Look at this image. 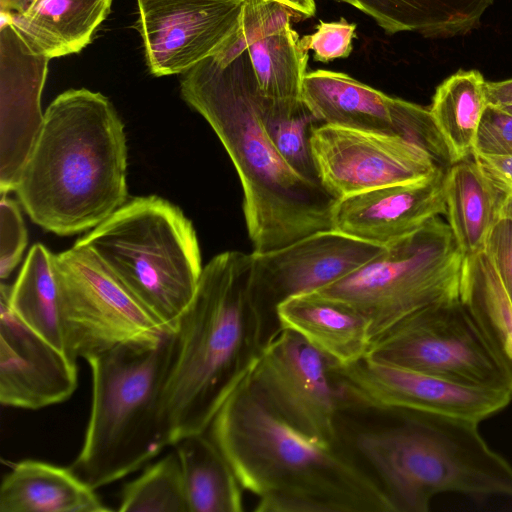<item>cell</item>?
I'll list each match as a JSON object with an SVG mask.
<instances>
[{"instance_id": "1", "label": "cell", "mask_w": 512, "mask_h": 512, "mask_svg": "<svg viewBox=\"0 0 512 512\" xmlns=\"http://www.w3.org/2000/svg\"><path fill=\"white\" fill-rule=\"evenodd\" d=\"M239 37L183 73L180 91L228 153L242 186L253 251L264 252L331 229L337 200L296 174L277 152L262 122L252 64Z\"/></svg>"}, {"instance_id": "2", "label": "cell", "mask_w": 512, "mask_h": 512, "mask_svg": "<svg viewBox=\"0 0 512 512\" xmlns=\"http://www.w3.org/2000/svg\"><path fill=\"white\" fill-rule=\"evenodd\" d=\"M255 512H395L385 491L343 448L286 421L260 394L250 373L208 430Z\"/></svg>"}, {"instance_id": "3", "label": "cell", "mask_w": 512, "mask_h": 512, "mask_svg": "<svg viewBox=\"0 0 512 512\" xmlns=\"http://www.w3.org/2000/svg\"><path fill=\"white\" fill-rule=\"evenodd\" d=\"M127 145L110 100L69 89L48 106L15 192L28 216L64 236L95 228L125 204Z\"/></svg>"}, {"instance_id": "4", "label": "cell", "mask_w": 512, "mask_h": 512, "mask_svg": "<svg viewBox=\"0 0 512 512\" xmlns=\"http://www.w3.org/2000/svg\"><path fill=\"white\" fill-rule=\"evenodd\" d=\"M250 272L251 253L241 251L222 252L203 267L195 296L175 331L163 391L171 446L207 432L271 334L253 298Z\"/></svg>"}, {"instance_id": "5", "label": "cell", "mask_w": 512, "mask_h": 512, "mask_svg": "<svg viewBox=\"0 0 512 512\" xmlns=\"http://www.w3.org/2000/svg\"><path fill=\"white\" fill-rule=\"evenodd\" d=\"M382 427L361 429L353 444L395 512H426L444 492L512 498V465L484 441L476 422L396 411Z\"/></svg>"}, {"instance_id": "6", "label": "cell", "mask_w": 512, "mask_h": 512, "mask_svg": "<svg viewBox=\"0 0 512 512\" xmlns=\"http://www.w3.org/2000/svg\"><path fill=\"white\" fill-rule=\"evenodd\" d=\"M175 332L117 345L86 359L91 410L82 448L70 467L95 490L140 469L170 445L163 391Z\"/></svg>"}, {"instance_id": "7", "label": "cell", "mask_w": 512, "mask_h": 512, "mask_svg": "<svg viewBox=\"0 0 512 512\" xmlns=\"http://www.w3.org/2000/svg\"><path fill=\"white\" fill-rule=\"evenodd\" d=\"M76 242L166 330H177L203 271L195 229L180 208L155 195L134 198Z\"/></svg>"}, {"instance_id": "8", "label": "cell", "mask_w": 512, "mask_h": 512, "mask_svg": "<svg viewBox=\"0 0 512 512\" xmlns=\"http://www.w3.org/2000/svg\"><path fill=\"white\" fill-rule=\"evenodd\" d=\"M464 254L436 217L346 277L316 292L364 315L372 343L415 312L459 300Z\"/></svg>"}, {"instance_id": "9", "label": "cell", "mask_w": 512, "mask_h": 512, "mask_svg": "<svg viewBox=\"0 0 512 512\" xmlns=\"http://www.w3.org/2000/svg\"><path fill=\"white\" fill-rule=\"evenodd\" d=\"M55 268L67 352L74 360L169 332L88 247L76 242L55 254Z\"/></svg>"}, {"instance_id": "10", "label": "cell", "mask_w": 512, "mask_h": 512, "mask_svg": "<svg viewBox=\"0 0 512 512\" xmlns=\"http://www.w3.org/2000/svg\"><path fill=\"white\" fill-rule=\"evenodd\" d=\"M366 357L465 385L510 390L503 369L461 299L408 316L375 340Z\"/></svg>"}, {"instance_id": "11", "label": "cell", "mask_w": 512, "mask_h": 512, "mask_svg": "<svg viewBox=\"0 0 512 512\" xmlns=\"http://www.w3.org/2000/svg\"><path fill=\"white\" fill-rule=\"evenodd\" d=\"M332 360L296 332L278 328L264 342L250 379L265 400L291 425L323 442L342 444L343 391Z\"/></svg>"}, {"instance_id": "12", "label": "cell", "mask_w": 512, "mask_h": 512, "mask_svg": "<svg viewBox=\"0 0 512 512\" xmlns=\"http://www.w3.org/2000/svg\"><path fill=\"white\" fill-rule=\"evenodd\" d=\"M332 373L346 410L417 411L480 423L512 399L508 388L465 385L368 357L348 366L333 363Z\"/></svg>"}, {"instance_id": "13", "label": "cell", "mask_w": 512, "mask_h": 512, "mask_svg": "<svg viewBox=\"0 0 512 512\" xmlns=\"http://www.w3.org/2000/svg\"><path fill=\"white\" fill-rule=\"evenodd\" d=\"M302 99L323 124L400 137L428 152L441 170L454 164L429 108L325 69L307 72Z\"/></svg>"}, {"instance_id": "14", "label": "cell", "mask_w": 512, "mask_h": 512, "mask_svg": "<svg viewBox=\"0 0 512 512\" xmlns=\"http://www.w3.org/2000/svg\"><path fill=\"white\" fill-rule=\"evenodd\" d=\"M311 150L319 181L336 200L443 171L403 138L323 123L312 132Z\"/></svg>"}, {"instance_id": "15", "label": "cell", "mask_w": 512, "mask_h": 512, "mask_svg": "<svg viewBox=\"0 0 512 512\" xmlns=\"http://www.w3.org/2000/svg\"><path fill=\"white\" fill-rule=\"evenodd\" d=\"M138 28L154 76L183 74L238 38L245 0H137Z\"/></svg>"}, {"instance_id": "16", "label": "cell", "mask_w": 512, "mask_h": 512, "mask_svg": "<svg viewBox=\"0 0 512 512\" xmlns=\"http://www.w3.org/2000/svg\"><path fill=\"white\" fill-rule=\"evenodd\" d=\"M384 248L331 228L276 249L253 251L250 288L268 327L278 329L275 309L279 303L335 283Z\"/></svg>"}, {"instance_id": "17", "label": "cell", "mask_w": 512, "mask_h": 512, "mask_svg": "<svg viewBox=\"0 0 512 512\" xmlns=\"http://www.w3.org/2000/svg\"><path fill=\"white\" fill-rule=\"evenodd\" d=\"M10 286L0 285V402L37 410L69 399L77 387L76 360L29 328L13 312Z\"/></svg>"}, {"instance_id": "18", "label": "cell", "mask_w": 512, "mask_h": 512, "mask_svg": "<svg viewBox=\"0 0 512 512\" xmlns=\"http://www.w3.org/2000/svg\"><path fill=\"white\" fill-rule=\"evenodd\" d=\"M0 30V191H14L41 129L50 59L31 49L10 21Z\"/></svg>"}, {"instance_id": "19", "label": "cell", "mask_w": 512, "mask_h": 512, "mask_svg": "<svg viewBox=\"0 0 512 512\" xmlns=\"http://www.w3.org/2000/svg\"><path fill=\"white\" fill-rule=\"evenodd\" d=\"M445 172L337 200L332 228L380 246L406 237L446 214Z\"/></svg>"}, {"instance_id": "20", "label": "cell", "mask_w": 512, "mask_h": 512, "mask_svg": "<svg viewBox=\"0 0 512 512\" xmlns=\"http://www.w3.org/2000/svg\"><path fill=\"white\" fill-rule=\"evenodd\" d=\"M293 15L271 0H245L239 42L248 52L258 94L266 101L303 100L309 54L291 26Z\"/></svg>"}, {"instance_id": "21", "label": "cell", "mask_w": 512, "mask_h": 512, "mask_svg": "<svg viewBox=\"0 0 512 512\" xmlns=\"http://www.w3.org/2000/svg\"><path fill=\"white\" fill-rule=\"evenodd\" d=\"M275 317L278 328L296 332L338 366L364 359L372 345L364 315L316 292L285 299L277 305Z\"/></svg>"}, {"instance_id": "22", "label": "cell", "mask_w": 512, "mask_h": 512, "mask_svg": "<svg viewBox=\"0 0 512 512\" xmlns=\"http://www.w3.org/2000/svg\"><path fill=\"white\" fill-rule=\"evenodd\" d=\"M111 509L71 468L26 459L0 486V512H106Z\"/></svg>"}, {"instance_id": "23", "label": "cell", "mask_w": 512, "mask_h": 512, "mask_svg": "<svg viewBox=\"0 0 512 512\" xmlns=\"http://www.w3.org/2000/svg\"><path fill=\"white\" fill-rule=\"evenodd\" d=\"M113 0H32L6 17L36 53L58 58L80 52L110 12Z\"/></svg>"}, {"instance_id": "24", "label": "cell", "mask_w": 512, "mask_h": 512, "mask_svg": "<svg viewBox=\"0 0 512 512\" xmlns=\"http://www.w3.org/2000/svg\"><path fill=\"white\" fill-rule=\"evenodd\" d=\"M444 198L447 223L464 256L483 251L508 196L484 175L471 156L446 170Z\"/></svg>"}, {"instance_id": "25", "label": "cell", "mask_w": 512, "mask_h": 512, "mask_svg": "<svg viewBox=\"0 0 512 512\" xmlns=\"http://www.w3.org/2000/svg\"><path fill=\"white\" fill-rule=\"evenodd\" d=\"M371 17L387 34L429 38L464 35L477 28L494 0H335Z\"/></svg>"}, {"instance_id": "26", "label": "cell", "mask_w": 512, "mask_h": 512, "mask_svg": "<svg viewBox=\"0 0 512 512\" xmlns=\"http://www.w3.org/2000/svg\"><path fill=\"white\" fill-rule=\"evenodd\" d=\"M460 299L503 369L512 393V301L484 250L464 256Z\"/></svg>"}, {"instance_id": "27", "label": "cell", "mask_w": 512, "mask_h": 512, "mask_svg": "<svg viewBox=\"0 0 512 512\" xmlns=\"http://www.w3.org/2000/svg\"><path fill=\"white\" fill-rule=\"evenodd\" d=\"M189 512H242L243 488L229 463L203 433L186 436L174 445Z\"/></svg>"}, {"instance_id": "28", "label": "cell", "mask_w": 512, "mask_h": 512, "mask_svg": "<svg viewBox=\"0 0 512 512\" xmlns=\"http://www.w3.org/2000/svg\"><path fill=\"white\" fill-rule=\"evenodd\" d=\"M9 302L29 328L67 355L55 254L37 243L29 251L13 286ZM73 359V358H72Z\"/></svg>"}, {"instance_id": "29", "label": "cell", "mask_w": 512, "mask_h": 512, "mask_svg": "<svg viewBox=\"0 0 512 512\" xmlns=\"http://www.w3.org/2000/svg\"><path fill=\"white\" fill-rule=\"evenodd\" d=\"M482 74L460 70L436 89L430 106L454 163L472 156L476 133L488 105Z\"/></svg>"}, {"instance_id": "30", "label": "cell", "mask_w": 512, "mask_h": 512, "mask_svg": "<svg viewBox=\"0 0 512 512\" xmlns=\"http://www.w3.org/2000/svg\"><path fill=\"white\" fill-rule=\"evenodd\" d=\"M266 133L287 165L303 179L320 184L311 150V136L319 121L304 101L270 102L259 96Z\"/></svg>"}, {"instance_id": "31", "label": "cell", "mask_w": 512, "mask_h": 512, "mask_svg": "<svg viewBox=\"0 0 512 512\" xmlns=\"http://www.w3.org/2000/svg\"><path fill=\"white\" fill-rule=\"evenodd\" d=\"M121 512H189L175 449L150 464L121 492Z\"/></svg>"}, {"instance_id": "32", "label": "cell", "mask_w": 512, "mask_h": 512, "mask_svg": "<svg viewBox=\"0 0 512 512\" xmlns=\"http://www.w3.org/2000/svg\"><path fill=\"white\" fill-rule=\"evenodd\" d=\"M27 245V232L17 203L6 194L0 201V277L6 279L19 263Z\"/></svg>"}, {"instance_id": "33", "label": "cell", "mask_w": 512, "mask_h": 512, "mask_svg": "<svg viewBox=\"0 0 512 512\" xmlns=\"http://www.w3.org/2000/svg\"><path fill=\"white\" fill-rule=\"evenodd\" d=\"M356 27L355 23H349L343 18L333 22L319 21L314 33L300 38V44L305 51L314 52L315 61L326 63L347 58L352 51Z\"/></svg>"}, {"instance_id": "34", "label": "cell", "mask_w": 512, "mask_h": 512, "mask_svg": "<svg viewBox=\"0 0 512 512\" xmlns=\"http://www.w3.org/2000/svg\"><path fill=\"white\" fill-rule=\"evenodd\" d=\"M512 156V113L488 104L480 120L472 155Z\"/></svg>"}, {"instance_id": "35", "label": "cell", "mask_w": 512, "mask_h": 512, "mask_svg": "<svg viewBox=\"0 0 512 512\" xmlns=\"http://www.w3.org/2000/svg\"><path fill=\"white\" fill-rule=\"evenodd\" d=\"M484 251L494 265L512 301V199L508 198L492 227Z\"/></svg>"}, {"instance_id": "36", "label": "cell", "mask_w": 512, "mask_h": 512, "mask_svg": "<svg viewBox=\"0 0 512 512\" xmlns=\"http://www.w3.org/2000/svg\"><path fill=\"white\" fill-rule=\"evenodd\" d=\"M472 156L484 175L512 199V156Z\"/></svg>"}, {"instance_id": "37", "label": "cell", "mask_w": 512, "mask_h": 512, "mask_svg": "<svg viewBox=\"0 0 512 512\" xmlns=\"http://www.w3.org/2000/svg\"><path fill=\"white\" fill-rule=\"evenodd\" d=\"M485 92L490 105L504 107L512 105V79L499 82H486Z\"/></svg>"}, {"instance_id": "38", "label": "cell", "mask_w": 512, "mask_h": 512, "mask_svg": "<svg viewBox=\"0 0 512 512\" xmlns=\"http://www.w3.org/2000/svg\"><path fill=\"white\" fill-rule=\"evenodd\" d=\"M288 8L294 15L302 18L313 17L316 13L315 0H271Z\"/></svg>"}, {"instance_id": "39", "label": "cell", "mask_w": 512, "mask_h": 512, "mask_svg": "<svg viewBox=\"0 0 512 512\" xmlns=\"http://www.w3.org/2000/svg\"><path fill=\"white\" fill-rule=\"evenodd\" d=\"M31 2L32 0H0L1 14L22 12Z\"/></svg>"}, {"instance_id": "40", "label": "cell", "mask_w": 512, "mask_h": 512, "mask_svg": "<svg viewBox=\"0 0 512 512\" xmlns=\"http://www.w3.org/2000/svg\"><path fill=\"white\" fill-rule=\"evenodd\" d=\"M502 108H504L505 110H507V111H509V112H511V113H512V105L504 106V107H502Z\"/></svg>"}]
</instances>
